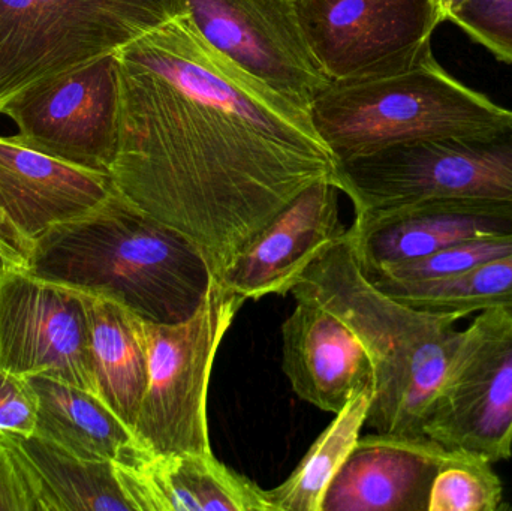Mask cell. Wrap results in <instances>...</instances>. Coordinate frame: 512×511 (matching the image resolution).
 <instances>
[{
	"label": "cell",
	"mask_w": 512,
	"mask_h": 511,
	"mask_svg": "<svg viewBox=\"0 0 512 511\" xmlns=\"http://www.w3.org/2000/svg\"><path fill=\"white\" fill-rule=\"evenodd\" d=\"M117 194L188 237L218 279L336 159L309 113L240 71L185 15L117 51Z\"/></svg>",
	"instance_id": "cell-1"
},
{
	"label": "cell",
	"mask_w": 512,
	"mask_h": 511,
	"mask_svg": "<svg viewBox=\"0 0 512 511\" xmlns=\"http://www.w3.org/2000/svg\"><path fill=\"white\" fill-rule=\"evenodd\" d=\"M26 270L113 300L159 324L194 317L215 281L203 252L188 237L116 189L101 206L36 239Z\"/></svg>",
	"instance_id": "cell-2"
},
{
	"label": "cell",
	"mask_w": 512,
	"mask_h": 511,
	"mask_svg": "<svg viewBox=\"0 0 512 511\" xmlns=\"http://www.w3.org/2000/svg\"><path fill=\"white\" fill-rule=\"evenodd\" d=\"M289 293L339 315L369 351L375 390L366 425L381 434L426 437L424 420L459 342L462 315L412 308L382 293L361 272L348 231Z\"/></svg>",
	"instance_id": "cell-3"
},
{
	"label": "cell",
	"mask_w": 512,
	"mask_h": 511,
	"mask_svg": "<svg viewBox=\"0 0 512 511\" xmlns=\"http://www.w3.org/2000/svg\"><path fill=\"white\" fill-rule=\"evenodd\" d=\"M510 111L448 74L432 50L397 74L334 81L309 108L313 129L336 161L484 128Z\"/></svg>",
	"instance_id": "cell-4"
},
{
	"label": "cell",
	"mask_w": 512,
	"mask_h": 511,
	"mask_svg": "<svg viewBox=\"0 0 512 511\" xmlns=\"http://www.w3.org/2000/svg\"><path fill=\"white\" fill-rule=\"evenodd\" d=\"M334 183L355 216L427 200L512 206V110L484 128L336 161Z\"/></svg>",
	"instance_id": "cell-5"
},
{
	"label": "cell",
	"mask_w": 512,
	"mask_h": 511,
	"mask_svg": "<svg viewBox=\"0 0 512 511\" xmlns=\"http://www.w3.org/2000/svg\"><path fill=\"white\" fill-rule=\"evenodd\" d=\"M182 14L180 0H0V114L30 84L119 51Z\"/></svg>",
	"instance_id": "cell-6"
},
{
	"label": "cell",
	"mask_w": 512,
	"mask_h": 511,
	"mask_svg": "<svg viewBox=\"0 0 512 511\" xmlns=\"http://www.w3.org/2000/svg\"><path fill=\"white\" fill-rule=\"evenodd\" d=\"M245 302L215 278L189 320L159 324L140 317L149 380L134 435L150 456L212 453L207 422L210 375Z\"/></svg>",
	"instance_id": "cell-7"
},
{
	"label": "cell",
	"mask_w": 512,
	"mask_h": 511,
	"mask_svg": "<svg viewBox=\"0 0 512 511\" xmlns=\"http://www.w3.org/2000/svg\"><path fill=\"white\" fill-rule=\"evenodd\" d=\"M424 435L492 462L512 456V312H478L460 333L430 402Z\"/></svg>",
	"instance_id": "cell-8"
},
{
	"label": "cell",
	"mask_w": 512,
	"mask_h": 511,
	"mask_svg": "<svg viewBox=\"0 0 512 511\" xmlns=\"http://www.w3.org/2000/svg\"><path fill=\"white\" fill-rule=\"evenodd\" d=\"M117 51L12 96L2 114L17 125L12 140L72 167L110 177L119 143Z\"/></svg>",
	"instance_id": "cell-9"
},
{
	"label": "cell",
	"mask_w": 512,
	"mask_h": 511,
	"mask_svg": "<svg viewBox=\"0 0 512 511\" xmlns=\"http://www.w3.org/2000/svg\"><path fill=\"white\" fill-rule=\"evenodd\" d=\"M310 53L325 77L397 74L432 50L442 23L435 0H295Z\"/></svg>",
	"instance_id": "cell-10"
},
{
	"label": "cell",
	"mask_w": 512,
	"mask_h": 511,
	"mask_svg": "<svg viewBox=\"0 0 512 511\" xmlns=\"http://www.w3.org/2000/svg\"><path fill=\"white\" fill-rule=\"evenodd\" d=\"M180 5L209 47L300 110L309 113L313 99L331 83L307 47L295 0H180Z\"/></svg>",
	"instance_id": "cell-11"
},
{
	"label": "cell",
	"mask_w": 512,
	"mask_h": 511,
	"mask_svg": "<svg viewBox=\"0 0 512 511\" xmlns=\"http://www.w3.org/2000/svg\"><path fill=\"white\" fill-rule=\"evenodd\" d=\"M0 369L53 378L96 395L80 291L20 267H0Z\"/></svg>",
	"instance_id": "cell-12"
},
{
	"label": "cell",
	"mask_w": 512,
	"mask_h": 511,
	"mask_svg": "<svg viewBox=\"0 0 512 511\" xmlns=\"http://www.w3.org/2000/svg\"><path fill=\"white\" fill-rule=\"evenodd\" d=\"M333 179L304 189L234 258L218 281L243 299L289 293L304 270L345 237Z\"/></svg>",
	"instance_id": "cell-13"
},
{
	"label": "cell",
	"mask_w": 512,
	"mask_h": 511,
	"mask_svg": "<svg viewBox=\"0 0 512 511\" xmlns=\"http://www.w3.org/2000/svg\"><path fill=\"white\" fill-rule=\"evenodd\" d=\"M349 240L361 269L420 260L469 240L512 236V206L427 200L355 216Z\"/></svg>",
	"instance_id": "cell-14"
},
{
	"label": "cell",
	"mask_w": 512,
	"mask_h": 511,
	"mask_svg": "<svg viewBox=\"0 0 512 511\" xmlns=\"http://www.w3.org/2000/svg\"><path fill=\"white\" fill-rule=\"evenodd\" d=\"M282 326V369L294 392L337 414L354 396L375 389L369 351L346 321L309 297Z\"/></svg>",
	"instance_id": "cell-15"
},
{
	"label": "cell",
	"mask_w": 512,
	"mask_h": 511,
	"mask_svg": "<svg viewBox=\"0 0 512 511\" xmlns=\"http://www.w3.org/2000/svg\"><path fill=\"white\" fill-rule=\"evenodd\" d=\"M447 456L429 437H360L325 491L321 511H427Z\"/></svg>",
	"instance_id": "cell-16"
},
{
	"label": "cell",
	"mask_w": 512,
	"mask_h": 511,
	"mask_svg": "<svg viewBox=\"0 0 512 511\" xmlns=\"http://www.w3.org/2000/svg\"><path fill=\"white\" fill-rule=\"evenodd\" d=\"M113 192V182L104 174L0 137V207L30 243L101 206Z\"/></svg>",
	"instance_id": "cell-17"
},
{
	"label": "cell",
	"mask_w": 512,
	"mask_h": 511,
	"mask_svg": "<svg viewBox=\"0 0 512 511\" xmlns=\"http://www.w3.org/2000/svg\"><path fill=\"white\" fill-rule=\"evenodd\" d=\"M135 511H273L267 494L215 456H150L119 465Z\"/></svg>",
	"instance_id": "cell-18"
},
{
	"label": "cell",
	"mask_w": 512,
	"mask_h": 511,
	"mask_svg": "<svg viewBox=\"0 0 512 511\" xmlns=\"http://www.w3.org/2000/svg\"><path fill=\"white\" fill-rule=\"evenodd\" d=\"M26 378L38 395L36 437L87 461L135 467L150 458L132 429L95 393L41 375Z\"/></svg>",
	"instance_id": "cell-19"
},
{
	"label": "cell",
	"mask_w": 512,
	"mask_h": 511,
	"mask_svg": "<svg viewBox=\"0 0 512 511\" xmlns=\"http://www.w3.org/2000/svg\"><path fill=\"white\" fill-rule=\"evenodd\" d=\"M20 462L41 511H135L119 465L87 461L44 438L0 435Z\"/></svg>",
	"instance_id": "cell-20"
},
{
	"label": "cell",
	"mask_w": 512,
	"mask_h": 511,
	"mask_svg": "<svg viewBox=\"0 0 512 511\" xmlns=\"http://www.w3.org/2000/svg\"><path fill=\"white\" fill-rule=\"evenodd\" d=\"M81 296L89 323L96 395L134 432L149 380L140 317L113 300Z\"/></svg>",
	"instance_id": "cell-21"
},
{
	"label": "cell",
	"mask_w": 512,
	"mask_h": 511,
	"mask_svg": "<svg viewBox=\"0 0 512 511\" xmlns=\"http://www.w3.org/2000/svg\"><path fill=\"white\" fill-rule=\"evenodd\" d=\"M373 390L354 396L316 438L291 476L277 488L265 491L273 511H321L325 491L361 437Z\"/></svg>",
	"instance_id": "cell-22"
},
{
	"label": "cell",
	"mask_w": 512,
	"mask_h": 511,
	"mask_svg": "<svg viewBox=\"0 0 512 511\" xmlns=\"http://www.w3.org/2000/svg\"><path fill=\"white\" fill-rule=\"evenodd\" d=\"M381 291L412 308L463 318L489 309L512 312V252L454 278Z\"/></svg>",
	"instance_id": "cell-23"
},
{
	"label": "cell",
	"mask_w": 512,
	"mask_h": 511,
	"mask_svg": "<svg viewBox=\"0 0 512 511\" xmlns=\"http://www.w3.org/2000/svg\"><path fill=\"white\" fill-rule=\"evenodd\" d=\"M504 483L492 462L472 453L448 450L430 489L427 511H498Z\"/></svg>",
	"instance_id": "cell-24"
},
{
	"label": "cell",
	"mask_w": 512,
	"mask_h": 511,
	"mask_svg": "<svg viewBox=\"0 0 512 511\" xmlns=\"http://www.w3.org/2000/svg\"><path fill=\"white\" fill-rule=\"evenodd\" d=\"M511 252L512 236L487 237L450 246L420 260L361 272L378 290H388L454 278Z\"/></svg>",
	"instance_id": "cell-25"
},
{
	"label": "cell",
	"mask_w": 512,
	"mask_h": 511,
	"mask_svg": "<svg viewBox=\"0 0 512 511\" xmlns=\"http://www.w3.org/2000/svg\"><path fill=\"white\" fill-rule=\"evenodd\" d=\"M450 21L498 59L512 63V0H466Z\"/></svg>",
	"instance_id": "cell-26"
},
{
	"label": "cell",
	"mask_w": 512,
	"mask_h": 511,
	"mask_svg": "<svg viewBox=\"0 0 512 511\" xmlns=\"http://www.w3.org/2000/svg\"><path fill=\"white\" fill-rule=\"evenodd\" d=\"M39 401L29 378L0 369V435L32 437Z\"/></svg>",
	"instance_id": "cell-27"
},
{
	"label": "cell",
	"mask_w": 512,
	"mask_h": 511,
	"mask_svg": "<svg viewBox=\"0 0 512 511\" xmlns=\"http://www.w3.org/2000/svg\"><path fill=\"white\" fill-rule=\"evenodd\" d=\"M0 511H41L29 480L0 438Z\"/></svg>",
	"instance_id": "cell-28"
},
{
	"label": "cell",
	"mask_w": 512,
	"mask_h": 511,
	"mask_svg": "<svg viewBox=\"0 0 512 511\" xmlns=\"http://www.w3.org/2000/svg\"><path fill=\"white\" fill-rule=\"evenodd\" d=\"M32 243L21 236L5 210L0 207V267L26 269Z\"/></svg>",
	"instance_id": "cell-29"
},
{
	"label": "cell",
	"mask_w": 512,
	"mask_h": 511,
	"mask_svg": "<svg viewBox=\"0 0 512 511\" xmlns=\"http://www.w3.org/2000/svg\"><path fill=\"white\" fill-rule=\"evenodd\" d=\"M465 3L466 0H435L436 9H438L442 23L450 20Z\"/></svg>",
	"instance_id": "cell-30"
}]
</instances>
